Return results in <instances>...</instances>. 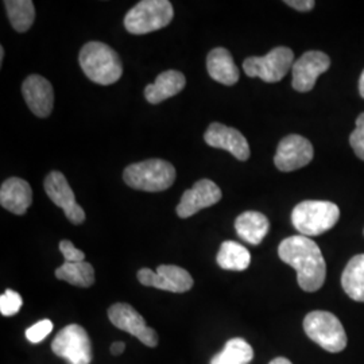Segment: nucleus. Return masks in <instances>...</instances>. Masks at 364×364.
<instances>
[{
  "label": "nucleus",
  "instance_id": "1",
  "mask_svg": "<svg viewBox=\"0 0 364 364\" xmlns=\"http://www.w3.org/2000/svg\"><path fill=\"white\" fill-rule=\"evenodd\" d=\"M278 255L297 272V282L304 291L320 290L326 278V263L320 247L312 239L296 235L281 242Z\"/></svg>",
  "mask_w": 364,
  "mask_h": 364
},
{
  "label": "nucleus",
  "instance_id": "2",
  "mask_svg": "<svg viewBox=\"0 0 364 364\" xmlns=\"http://www.w3.org/2000/svg\"><path fill=\"white\" fill-rule=\"evenodd\" d=\"M78 63L85 76L100 85L115 84L123 75L120 57L103 42L85 43L78 55Z\"/></svg>",
  "mask_w": 364,
  "mask_h": 364
},
{
  "label": "nucleus",
  "instance_id": "3",
  "mask_svg": "<svg viewBox=\"0 0 364 364\" xmlns=\"http://www.w3.org/2000/svg\"><path fill=\"white\" fill-rule=\"evenodd\" d=\"M340 209L331 201L306 200L296 205L291 212V223L302 236H318L335 227Z\"/></svg>",
  "mask_w": 364,
  "mask_h": 364
},
{
  "label": "nucleus",
  "instance_id": "4",
  "mask_svg": "<svg viewBox=\"0 0 364 364\" xmlns=\"http://www.w3.org/2000/svg\"><path fill=\"white\" fill-rule=\"evenodd\" d=\"M124 182L136 191L162 192L176 181L174 166L164 159H147L129 165L123 173Z\"/></svg>",
  "mask_w": 364,
  "mask_h": 364
},
{
  "label": "nucleus",
  "instance_id": "5",
  "mask_svg": "<svg viewBox=\"0 0 364 364\" xmlns=\"http://www.w3.org/2000/svg\"><path fill=\"white\" fill-rule=\"evenodd\" d=\"M174 16L169 0H142L124 16L126 30L142 36L168 26Z\"/></svg>",
  "mask_w": 364,
  "mask_h": 364
},
{
  "label": "nucleus",
  "instance_id": "6",
  "mask_svg": "<svg viewBox=\"0 0 364 364\" xmlns=\"http://www.w3.org/2000/svg\"><path fill=\"white\" fill-rule=\"evenodd\" d=\"M306 336L331 353H338L347 347V333L333 313L314 311L304 320Z\"/></svg>",
  "mask_w": 364,
  "mask_h": 364
},
{
  "label": "nucleus",
  "instance_id": "7",
  "mask_svg": "<svg viewBox=\"0 0 364 364\" xmlns=\"http://www.w3.org/2000/svg\"><path fill=\"white\" fill-rule=\"evenodd\" d=\"M294 53L285 46L274 48L262 57H248L243 63L248 77H259L266 82H278L294 65Z\"/></svg>",
  "mask_w": 364,
  "mask_h": 364
},
{
  "label": "nucleus",
  "instance_id": "8",
  "mask_svg": "<svg viewBox=\"0 0 364 364\" xmlns=\"http://www.w3.org/2000/svg\"><path fill=\"white\" fill-rule=\"evenodd\" d=\"M52 351L69 364H90L92 343L87 331L77 324L63 328L52 341Z\"/></svg>",
  "mask_w": 364,
  "mask_h": 364
},
{
  "label": "nucleus",
  "instance_id": "9",
  "mask_svg": "<svg viewBox=\"0 0 364 364\" xmlns=\"http://www.w3.org/2000/svg\"><path fill=\"white\" fill-rule=\"evenodd\" d=\"M136 277L144 287L171 293H185L193 287V278L189 272L174 264H161L156 267V272L144 267L138 272Z\"/></svg>",
  "mask_w": 364,
  "mask_h": 364
},
{
  "label": "nucleus",
  "instance_id": "10",
  "mask_svg": "<svg viewBox=\"0 0 364 364\" xmlns=\"http://www.w3.org/2000/svg\"><path fill=\"white\" fill-rule=\"evenodd\" d=\"M108 318L114 326L130 333L144 343L147 347L158 346V335L156 331L146 326L144 317L129 304L119 302L108 309Z\"/></svg>",
  "mask_w": 364,
  "mask_h": 364
},
{
  "label": "nucleus",
  "instance_id": "11",
  "mask_svg": "<svg viewBox=\"0 0 364 364\" xmlns=\"http://www.w3.org/2000/svg\"><path fill=\"white\" fill-rule=\"evenodd\" d=\"M314 151L313 146L306 138L301 135H287L277 149L274 164L281 171H294L312 162Z\"/></svg>",
  "mask_w": 364,
  "mask_h": 364
},
{
  "label": "nucleus",
  "instance_id": "12",
  "mask_svg": "<svg viewBox=\"0 0 364 364\" xmlns=\"http://www.w3.org/2000/svg\"><path fill=\"white\" fill-rule=\"evenodd\" d=\"M45 192L53 203L64 210L68 220L81 224L85 220V212L76 201L75 193L61 171L54 170L45 178Z\"/></svg>",
  "mask_w": 364,
  "mask_h": 364
},
{
  "label": "nucleus",
  "instance_id": "13",
  "mask_svg": "<svg viewBox=\"0 0 364 364\" xmlns=\"http://www.w3.org/2000/svg\"><path fill=\"white\" fill-rule=\"evenodd\" d=\"M329 66L331 58L326 53L312 50L302 54L291 68L293 88L297 92L312 91L317 78L326 73Z\"/></svg>",
  "mask_w": 364,
  "mask_h": 364
},
{
  "label": "nucleus",
  "instance_id": "14",
  "mask_svg": "<svg viewBox=\"0 0 364 364\" xmlns=\"http://www.w3.org/2000/svg\"><path fill=\"white\" fill-rule=\"evenodd\" d=\"M221 189L210 180L196 182L192 189H188L177 205V215L181 219H188L201 209L218 204L221 200Z\"/></svg>",
  "mask_w": 364,
  "mask_h": 364
},
{
  "label": "nucleus",
  "instance_id": "15",
  "mask_svg": "<svg viewBox=\"0 0 364 364\" xmlns=\"http://www.w3.org/2000/svg\"><path fill=\"white\" fill-rule=\"evenodd\" d=\"M204 141L210 147L227 150L239 161H247L250 158L247 139L240 131L232 127H227L221 123H212L204 134Z\"/></svg>",
  "mask_w": 364,
  "mask_h": 364
},
{
  "label": "nucleus",
  "instance_id": "16",
  "mask_svg": "<svg viewBox=\"0 0 364 364\" xmlns=\"http://www.w3.org/2000/svg\"><path fill=\"white\" fill-rule=\"evenodd\" d=\"M22 93L27 107L38 117H48L53 111L54 92L52 84L39 75H31L23 81Z\"/></svg>",
  "mask_w": 364,
  "mask_h": 364
},
{
  "label": "nucleus",
  "instance_id": "17",
  "mask_svg": "<svg viewBox=\"0 0 364 364\" xmlns=\"http://www.w3.org/2000/svg\"><path fill=\"white\" fill-rule=\"evenodd\" d=\"M33 203V191L28 182L13 177L1 183L0 204L15 215H25Z\"/></svg>",
  "mask_w": 364,
  "mask_h": 364
},
{
  "label": "nucleus",
  "instance_id": "18",
  "mask_svg": "<svg viewBox=\"0 0 364 364\" xmlns=\"http://www.w3.org/2000/svg\"><path fill=\"white\" fill-rule=\"evenodd\" d=\"M186 78L178 70L162 72L153 84L144 88V97L150 105H159L185 88Z\"/></svg>",
  "mask_w": 364,
  "mask_h": 364
},
{
  "label": "nucleus",
  "instance_id": "19",
  "mask_svg": "<svg viewBox=\"0 0 364 364\" xmlns=\"http://www.w3.org/2000/svg\"><path fill=\"white\" fill-rule=\"evenodd\" d=\"M209 76L223 85H234L239 81V69L235 65L231 53L224 48L210 50L207 57Z\"/></svg>",
  "mask_w": 364,
  "mask_h": 364
},
{
  "label": "nucleus",
  "instance_id": "20",
  "mask_svg": "<svg viewBox=\"0 0 364 364\" xmlns=\"http://www.w3.org/2000/svg\"><path fill=\"white\" fill-rule=\"evenodd\" d=\"M269 219L257 210H248L237 216L235 220V230L239 237L250 245L258 246L269 232Z\"/></svg>",
  "mask_w": 364,
  "mask_h": 364
},
{
  "label": "nucleus",
  "instance_id": "21",
  "mask_svg": "<svg viewBox=\"0 0 364 364\" xmlns=\"http://www.w3.org/2000/svg\"><path fill=\"white\" fill-rule=\"evenodd\" d=\"M341 287L353 301L364 302V254L355 255L341 274Z\"/></svg>",
  "mask_w": 364,
  "mask_h": 364
},
{
  "label": "nucleus",
  "instance_id": "22",
  "mask_svg": "<svg viewBox=\"0 0 364 364\" xmlns=\"http://www.w3.org/2000/svg\"><path fill=\"white\" fill-rule=\"evenodd\" d=\"M216 260L223 270L243 272L248 269L251 263V255L247 248L242 246L240 243L227 240L221 243Z\"/></svg>",
  "mask_w": 364,
  "mask_h": 364
},
{
  "label": "nucleus",
  "instance_id": "23",
  "mask_svg": "<svg viewBox=\"0 0 364 364\" xmlns=\"http://www.w3.org/2000/svg\"><path fill=\"white\" fill-rule=\"evenodd\" d=\"M60 281L77 287H90L95 284V270L88 262H65L55 270Z\"/></svg>",
  "mask_w": 364,
  "mask_h": 364
},
{
  "label": "nucleus",
  "instance_id": "24",
  "mask_svg": "<svg viewBox=\"0 0 364 364\" xmlns=\"http://www.w3.org/2000/svg\"><path fill=\"white\" fill-rule=\"evenodd\" d=\"M254 359V350L245 338L228 340L218 355H215L209 364H250Z\"/></svg>",
  "mask_w": 364,
  "mask_h": 364
},
{
  "label": "nucleus",
  "instance_id": "25",
  "mask_svg": "<svg viewBox=\"0 0 364 364\" xmlns=\"http://www.w3.org/2000/svg\"><path fill=\"white\" fill-rule=\"evenodd\" d=\"M4 6L14 30L18 33L30 30L36 19V7L31 0H7Z\"/></svg>",
  "mask_w": 364,
  "mask_h": 364
},
{
  "label": "nucleus",
  "instance_id": "26",
  "mask_svg": "<svg viewBox=\"0 0 364 364\" xmlns=\"http://www.w3.org/2000/svg\"><path fill=\"white\" fill-rule=\"evenodd\" d=\"M22 305H23V299L21 297V294L11 289H7L0 297V313L6 317H11L16 313H19Z\"/></svg>",
  "mask_w": 364,
  "mask_h": 364
},
{
  "label": "nucleus",
  "instance_id": "27",
  "mask_svg": "<svg viewBox=\"0 0 364 364\" xmlns=\"http://www.w3.org/2000/svg\"><path fill=\"white\" fill-rule=\"evenodd\" d=\"M52 331L53 323L50 320H41L37 324L27 328L26 338L33 344H38L48 338L52 333Z\"/></svg>",
  "mask_w": 364,
  "mask_h": 364
},
{
  "label": "nucleus",
  "instance_id": "28",
  "mask_svg": "<svg viewBox=\"0 0 364 364\" xmlns=\"http://www.w3.org/2000/svg\"><path fill=\"white\" fill-rule=\"evenodd\" d=\"M350 144L355 154L364 161V112L356 119V129L350 135Z\"/></svg>",
  "mask_w": 364,
  "mask_h": 364
},
{
  "label": "nucleus",
  "instance_id": "29",
  "mask_svg": "<svg viewBox=\"0 0 364 364\" xmlns=\"http://www.w3.org/2000/svg\"><path fill=\"white\" fill-rule=\"evenodd\" d=\"M58 247H60L61 254L64 255L65 262H84V259H85V254L81 250L75 247L73 243L69 242V240L60 242Z\"/></svg>",
  "mask_w": 364,
  "mask_h": 364
},
{
  "label": "nucleus",
  "instance_id": "30",
  "mask_svg": "<svg viewBox=\"0 0 364 364\" xmlns=\"http://www.w3.org/2000/svg\"><path fill=\"white\" fill-rule=\"evenodd\" d=\"M285 4L294 10H299V11H311L316 6V1H313V0H287Z\"/></svg>",
  "mask_w": 364,
  "mask_h": 364
},
{
  "label": "nucleus",
  "instance_id": "31",
  "mask_svg": "<svg viewBox=\"0 0 364 364\" xmlns=\"http://www.w3.org/2000/svg\"><path fill=\"white\" fill-rule=\"evenodd\" d=\"M124 350H126V344L123 341H115L111 346V353L112 355H120L122 352H124Z\"/></svg>",
  "mask_w": 364,
  "mask_h": 364
},
{
  "label": "nucleus",
  "instance_id": "32",
  "mask_svg": "<svg viewBox=\"0 0 364 364\" xmlns=\"http://www.w3.org/2000/svg\"><path fill=\"white\" fill-rule=\"evenodd\" d=\"M269 364H293L287 358H275Z\"/></svg>",
  "mask_w": 364,
  "mask_h": 364
},
{
  "label": "nucleus",
  "instance_id": "33",
  "mask_svg": "<svg viewBox=\"0 0 364 364\" xmlns=\"http://www.w3.org/2000/svg\"><path fill=\"white\" fill-rule=\"evenodd\" d=\"M359 92H360V96L364 99V70L360 76V80H359Z\"/></svg>",
  "mask_w": 364,
  "mask_h": 364
},
{
  "label": "nucleus",
  "instance_id": "34",
  "mask_svg": "<svg viewBox=\"0 0 364 364\" xmlns=\"http://www.w3.org/2000/svg\"><path fill=\"white\" fill-rule=\"evenodd\" d=\"M3 58H4V49H3V46L0 48V63H3Z\"/></svg>",
  "mask_w": 364,
  "mask_h": 364
}]
</instances>
